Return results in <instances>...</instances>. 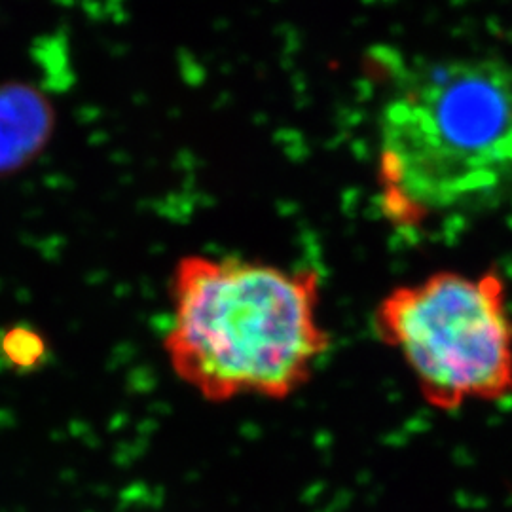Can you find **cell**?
I'll list each match as a JSON object with an SVG mask.
<instances>
[{"instance_id":"cell-1","label":"cell","mask_w":512,"mask_h":512,"mask_svg":"<svg viewBox=\"0 0 512 512\" xmlns=\"http://www.w3.org/2000/svg\"><path fill=\"white\" fill-rule=\"evenodd\" d=\"M378 202L421 228L492 211L512 196V67L495 57L404 71L380 114Z\"/></svg>"},{"instance_id":"cell-2","label":"cell","mask_w":512,"mask_h":512,"mask_svg":"<svg viewBox=\"0 0 512 512\" xmlns=\"http://www.w3.org/2000/svg\"><path fill=\"white\" fill-rule=\"evenodd\" d=\"M321 277L243 258L184 256L171 277L164 348L173 372L209 403L283 401L329 353Z\"/></svg>"},{"instance_id":"cell-3","label":"cell","mask_w":512,"mask_h":512,"mask_svg":"<svg viewBox=\"0 0 512 512\" xmlns=\"http://www.w3.org/2000/svg\"><path fill=\"white\" fill-rule=\"evenodd\" d=\"M374 334L440 412L512 397V313L499 270L435 272L376 304Z\"/></svg>"},{"instance_id":"cell-4","label":"cell","mask_w":512,"mask_h":512,"mask_svg":"<svg viewBox=\"0 0 512 512\" xmlns=\"http://www.w3.org/2000/svg\"><path fill=\"white\" fill-rule=\"evenodd\" d=\"M50 131V112L25 90L0 92V175L35 158Z\"/></svg>"},{"instance_id":"cell-5","label":"cell","mask_w":512,"mask_h":512,"mask_svg":"<svg viewBox=\"0 0 512 512\" xmlns=\"http://www.w3.org/2000/svg\"><path fill=\"white\" fill-rule=\"evenodd\" d=\"M46 340L31 327H10L0 336V357L19 372H29L46 359Z\"/></svg>"}]
</instances>
